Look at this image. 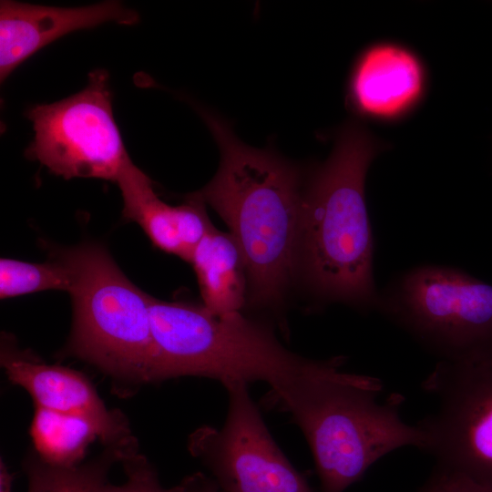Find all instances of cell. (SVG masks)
I'll return each mask as SVG.
<instances>
[{
	"label": "cell",
	"instance_id": "1",
	"mask_svg": "<svg viewBox=\"0 0 492 492\" xmlns=\"http://www.w3.org/2000/svg\"><path fill=\"white\" fill-rule=\"evenodd\" d=\"M220 149L218 170L195 192L226 222L243 257L247 303L280 310L299 270L303 170L272 149L240 140L230 124L200 108Z\"/></svg>",
	"mask_w": 492,
	"mask_h": 492
},
{
	"label": "cell",
	"instance_id": "2",
	"mask_svg": "<svg viewBox=\"0 0 492 492\" xmlns=\"http://www.w3.org/2000/svg\"><path fill=\"white\" fill-rule=\"evenodd\" d=\"M386 147L353 118L336 130L328 158L304 173L298 271L323 302L377 309L364 183Z\"/></svg>",
	"mask_w": 492,
	"mask_h": 492
},
{
	"label": "cell",
	"instance_id": "3",
	"mask_svg": "<svg viewBox=\"0 0 492 492\" xmlns=\"http://www.w3.org/2000/svg\"><path fill=\"white\" fill-rule=\"evenodd\" d=\"M343 364L341 356L312 360L273 395L302 431L323 492H343L383 456L406 446L422 450L425 442L418 425L401 417V395L380 400L379 378L343 372Z\"/></svg>",
	"mask_w": 492,
	"mask_h": 492
},
{
	"label": "cell",
	"instance_id": "4",
	"mask_svg": "<svg viewBox=\"0 0 492 492\" xmlns=\"http://www.w3.org/2000/svg\"><path fill=\"white\" fill-rule=\"evenodd\" d=\"M149 382L179 376L212 378L221 384L262 381L276 395L312 362L285 348L272 326L241 312L216 314L202 303L149 296Z\"/></svg>",
	"mask_w": 492,
	"mask_h": 492
},
{
	"label": "cell",
	"instance_id": "5",
	"mask_svg": "<svg viewBox=\"0 0 492 492\" xmlns=\"http://www.w3.org/2000/svg\"><path fill=\"white\" fill-rule=\"evenodd\" d=\"M60 260L73 279L68 354L122 384L149 383L153 354L150 295L132 283L98 245L70 249Z\"/></svg>",
	"mask_w": 492,
	"mask_h": 492
},
{
	"label": "cell",
	"instance_id": "6",
	"mask_svg": "<svg viewBox=\"0 0 492 492\" xmlns=\"http://www.w3.org/2000/svg\"><path fill=\"white\" fill-rule=\"evenodd\" d=\"M377 309L440 361L492 360V285L461 270L413 268L379 295Z\"/></svg>",
	"mask_w": 492,
	"mask_h": 492
},
{
	"label": "cell",
	"instance_id": "7",
	"mask_svg": "<svg viewBox=\"0 0 492 492\" xmlns=\"http://www.w3.org/2000/svg\"><path fill=\"white\" fill-rule=\"evenodd\" d=\"M26 117L35 132L26 156L66 179L116 182L130 159L114 118L105 70L93 71L80 92L32 107Z\"/></svg>",
	"mask_w": 492,
	"mask_h": 492
},
{
	"label": "cell",
	"instance_id": "8",
	"mask_svg": "<svg viewBox=\"0 0 492 492\" xmlns=\"http://www.w3.org/2000/svg\"><path fill=\"white\" fill-rule=\"evenodd\" d=\"M437 403L417 425L437 467L492 490V360L439 361L422 383Z\"/></svg>",
	"mask_w": 492,
	"mask_h": 492
},
{
	"label": "cell",
	"instance_id": "9",
	"mask_svg": "<svg viewBox=\"0 0 492 492\" xmlns=\"http://www.w3.org/2000/svg\"><path fill=\"white\" fill-rule=\"evenodd\" d=\"M228 393L223 425L199 427L190 453L209 469L222 492H313L272 437L247 384H222Z\"/></svg>",
	"mask_w": 492,
	"mask_h": 492
},
{
	"label": "cell",
	"instance_id": "10",
	"mask_svg": "<svg viewBox=\"0 0 492 492\" xmlns=\"http://www.w3.org/2000/svg\"><path fill=\"white\" fill-rule=\"evenodd\" d=\"M1 365L8 380L31 395L35 406L86 420L103 445L114 449L118 456L138 449L126 415L108 408L83 374L46 364L5 344L1 350Z\"/></svg>",
	"mask_w": 492,
	"mask_h": 492
},
{
	"label": "cell",
	"instance_id": "11",
	"mask_svg": "<svg viewBox=\"0 0 492 492\" xmlns=\"http://www.w3.org/2000/svg\"><path fill=\"white\" fill-rule=\"evenodd\" d=\"M427 87L426 67L413 49L380 41L355 56L345 84V104L354 118L393 123L420 106Z\"/></svg>",
	"mask_w": 492,
	"mask_h": 492
},
{
	"label": "cell",
	"instance_id": "12",
	"mask_svg": "<svg viewBox=\"0 0 492 492\" xmlns=\"http://www.w3.org/2000/svg\"><path fill=\"white\" fill-rule=\"evenodd\" d=\"M138 15L116 1L65 8L1 1L0 78L57 38L107 22L133 25Z\"/></svg>",
	"mask_w": 492,
	"mask_h": 492
},
{
	"label": "cell",
	"instance_id": "13",
	"mask_svg": "<svg viewBox=\"0 0 492 492\" xmlns=\"http://www.w3.org/2000/svg\"><path fill=\"white\" fill-rule=\"evenodd\" d=\"M116 182L123 199V217L139 225L157 248L190 262L198 244L214 228L204 201L192 193L180 205L167 204L131 159Z\"/></svg>",
	"mask_w": 492,
	"mask_h": 492
},
{
	"label": "cell",
	"instance_id": "14",
	"mask_svg": "<svg viewBox=\"0 0 492 492\" xmlns=\"http://www.w3.org/2000/svg\"><path fill=\"white\" fill-rule=\"evenodd\" d=\"M190 262L197 276L202 304L210 312H241L247 304V274L241 250L230 232L214 227L198 244Z\"/></svg>",
	"mask_w": 492,
	"mask_h": 492
},
{
	"label": "cell",
	"instance_id": "15",
	"mask_svg": "<svg viewBox=\"0 0 492 492\" xmlns=\"http://www.w3.org/2000/svg\"><path fill=\"white\" fill-rule=\"evenodd\" d=\"M30 435L39 458L62 467L81 464L87 447L97 438L86 420L40 406H35Z\"/></svg>",
	"mask_w": 492,
	"mask_h": 492
},
{
	"label": "cell",
	"instance_id": "16",
	"mask_svg": "<svg viewBox=\"0 0 492 492\" xmlns=\"http://www.w3.org/2000/svg\"><path fill=\"white\" fill-rule=\"evenodd\" d=\"M118 462V454L108 447L98 456L70 467L49 465L33 452L24 465L27 492H97Z\"/></svg>",
	"mask_w": 492,
	"mask_h": 492
},
{
	"label": "cell",
	"instance_id": "17",
	"mask_svg": "<svg viewBox=\"0 0 492 492\" xmlns=\"http://www.w3.org/2000/svg\"><path fill=\"white\" fill-rule=\"evenodd\" d=\"M72 281L71 270L60 259L43 263L0 260L1 299L48 290L69 292Z\"/></svg>",
	"mask_w": 492,
	"mask_h": 492
},
{
	"label": "cell",
	"instance_id": "18",
	"mask_svg": "<svg viewBox=\"0 0 492 492\" xmlns=\"http://www.w3.org/2000/svg\"><path fill=\"white\" fill-rule=\"evenodd\" d=\"M126 480L120 485L107 481L97 492H183L180 483L172 487L161 486L158 473L138 449L122 454L119 462Z\"/></svg>",
	"mask_w": 492,
	"mask_h": 492
},
{
	"label": "cell",
	"instance_id": "19",
	"mask_svg": "<svg viewBox=\"0 0 492 492\" xmlns=\"http://www.w3.org/2000/svg\"><path fill=\"white\" fill-rule=\"evenodd\" d=\"M417 492H492L460 474L436 467L428 481Z\"/></svg>",
	"mask_w": 492,
	"mask_h": 492
},
{
	"label": "cell",
	"instance_id": "20",
	"mask_svg": "<svg viewBox=\"0 0 492 492\" xmlns=\"http://www.w3.org/2000/svg\"><path fill=\"white\" fill-rule=\"evenodd\" d=\"M180 485L183 492H222L212 478L201 473L186 477Z\"/></svg>",
	"mask_w": 492,
	"mask_h": 492
},
{
	"label": "cell",
	"instance_id": "21",
	"mask_svg": "<svg viewBox=\"0 0 492 492\" xmlns=\"http://www.w3.org/2000/svg\"><path fill=\"white\" fill-rule=\"evenodd\" d=\"M14 482V474L11 473L3 460L0 459V492H11Z\"/></svg>",
	"mask_w": 492,
	"mask_h": 492
}]
</instances>
